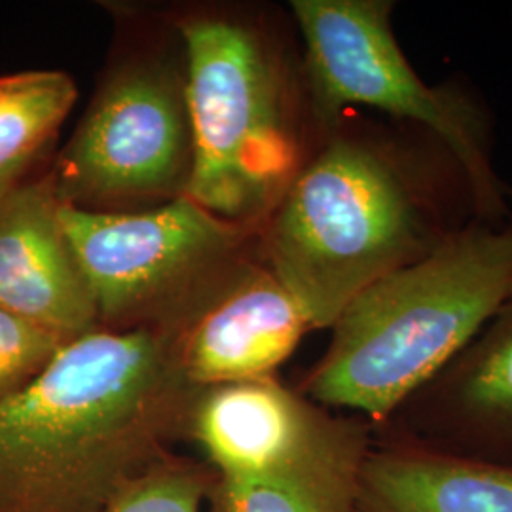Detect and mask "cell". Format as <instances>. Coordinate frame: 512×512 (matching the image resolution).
I'll return each instance as SVG.
<instances>
[{
    "instance_id": "cell-3",
    "label": "cell",
    "mask_w": 512,
    "mask_h": 512,
    "mask_svg": "<svg viewBox=\"0 0 512 512\" xmlns=\"http://www.w3.org/2000/svg\"><path fill=\"white\" fill-rule=\"evenodd\" d=\"M512 298V220L475 222L351 300L298 389L384 425Z\"/></svg>"
},
{
    "instance_id": "cell-9",
    "label": "cell",
    "mask_w": 512,
    "mask_h": 512,
    "mask_svg": "<svg viewBox=\"0 0 512 512\" xmlns=\"http://www.w3.org/2000/svg\"><path fill=\"white\" fill-rule=\"evenodd\" d=\"M61 205L50 173L0 194V310L69 344L101 327Z\"/></svg>"
},
{
    "instance_id": "cell-5",
    "label": "cell",
    "mask_w": 512,
    "mask_h": 512,
    "mask_svg": "<svg viewBox=\"0 0 512 512\" xmlns=\"http://www.w3.org/2000/svg\"><path fill=\"white\" fill-rule=\"evenodd\" d=\"M302 76L319 139L353 109L427 129L467 173L482 222L512 220L511 190L495 167L494 120L465 82L427 84L395 35L391 0H293Z\"/></svg>"
},
{
    "instance_id": "cell-6",
    "label": "cell",
    "mask_w": 512,
    "mask_h": 512,
    "mask_svg": "<svg viewBox=\"0 0 512 512\" xmlns=\"http://www.w3.org/2000/svg\"><path fill=\"white\" fill-rule=\"evenodd\" d=\"M61 220L105 330L169 332L258 245L256 228L222 219L190 196L120 213L63 203Z\"/></svg>"
},
{
    "instance_id": "cell-8",
    "label": "cell",
    "mask_w": 512,
    "mask_h": 512,
    "mask_svg": "<svg viewBox=\"0 0 512 512\" xmlns=\"http://www.w3.org/2000/svg\"><path fill=\"white\" fill-rule=\"evenodd\" d=\"M310 330L306 313L255 251L165 334L186 380L205 387L275 376Z\"/></svg>"
},
{
    "instance_id": "cell-13",
    "label": "cell",
    "mask_w": 512,
    "mask_h": 512,
    "mask_svg": "<svg viewBox=\"0 0 512 512\" xmlns=\"http://www.w3.org/2000/svg\"><path fill=\"white\" fill-rule=\"evenodd\" d=\"M374 425L346 416L302 458L266 475L215 480L213 512H357Z\"/></svg>"
},
{
    "instance_id": "cell-7",
    "label": "cell",
    "mask_w": 512,
    "mask_h": 512,
    "mask_svg": "<svg viewBox=\"0 0 512 512\" xmlns=\"http://www.w3.org/2000/svg\"><path fill=\"white\" fill-rule=\"evenodd\" d=\"M84 211H141L188 196L194 133L184 54L131 55L101 82L50 171Z\"/></svg>"
},
{
    "instance_id": "cell-16",
    "label": "cell",
    "mask_w": 512,
    "mask_h": 512,
    "mask_svg": "<svg viewBox=\"0 0 512 512\" xmlns=\"http://www.w3.org/2000/svg\"><path fill=\"white\" fill-rule=\"evenodd\" d=\"M63 346L52 332L0 310V401L31 384Z\"/></svg>"
},
{
    "instance_id": "cell-4",
    "label": "cell",
    "mask_w": 512,
    "mask_h": 512,
    "mask_svg": "<svg viewBox=\"0 0 512 512\" xmlns=\"http://www.w3.org/2000/svg\"><path fill=\"white\" fill-rule=\"evenodd\" d=\"M194 133L188 196L256 228L274 211L319 141L287 42L266 23L220 12L175 21Z\"/></svg>"
},
{
    "instance_id": "cell-11",
    "label": "cell",
    "mask_w": 512,
    "mask_h": 512,
    "mask_svg": "<svg viewBox=\"0 0 512 512\" xmlns=\"http://www.w3.org/2000/svg\"><path fill=\"white\" fill-rule=\"evenodd\" d=\"M376 429L512 465V298Z\"/></svg>"
},
{
    "instance_id": "cell-15",
    "label": "cell",
    "mask_w": 512,
    "mask_h": 512,
    "mask_svg": "<svg viewBox=\"0 0 512 512\" xmlns=\"http://www.w3.org/2000/svg\"><path fill=\"white\" fill-rule=\"evenodd\" d=\"M217 475L198 459L173 450L154 461L103 512H202Z\"/></svg>"
},
{
    "instance_id": "cell-1",
    "label": "cell",
    "mask_w": 512,
    "mask_h": 512,
    "mask_svg": "<svg viewBox=\"0 0 512 512\" xmlns=\"http://www.w3.org/2000/svg\"><path fill=\"white\" fill-rule=\"evenodd\" d=\"M475 222L471 181L433 133L346 116L264 220L256 251L313 330L330 329L368 287Z\"/></svg>"
},
{
    "instance_id": "cell-17",
    "label": "cell",
    "mask_w": 512,
    "mask_h": 512,
    "mask_svg": "<svg viewBox=\"0 0 512 512\" xmlns=\"http://www.w3.org/2000/svg\"><path fill=\"white\" fill-rule=\"evenodd\" d=\"M12 184H14V183L0 184V194H2V192H4V190H8V188H10V186H12Z\"/></svg>"
},
{
    "instance_id": "cell-2",
    "label": "cell",
    "mask_w": 512,
    "mask_h": 512,
    "mask_svg": "<svg viewBox=\"0 0 512 512\" xmlns=\"http://www.w3.org/2000/svg\"><path fill=\"white\" fill-rule=\"evenodd\" d=\"M158 329L93 330L0 401V512H103L184 439L196 393Z\"/></svg>"
},
{
    "instance_id": "cell-14",
    "label": "cell",
    "mask_w": 512,
    "mask_h": 512,
    "mask_svg": "<svg viewBox=\"0 0 512 512\" xmlns=\"http://www.w3.org/2000/svg\"><path fill=\"white\" fill-rule=\"evenodd\" d=\"M78 90L63 71L0 74V184L16 183L71 114Z\"/></svg>"
},
{
    "instance_id": "cell-12",
    "label": "cell",
    "mask_w": 512,
    "mask_h": 512,
    "mask_svg": "<svg viewBox=\"0 0 512 512\" xmlns=\"http://www.w3.org/2000/svg\"><path fill=\"white\" fill-rule=\"evenodd\" d=\"M357 512H512V465L374 427Z\"/></svg>"
},
{
    "instance_id": "cell-10",
    "label": "cell",
    "mask_w": 512,
    "mask_h": 512,
    "mask_svg": "<svg viewBox=\"0 0 512 512\" xmlns=\"http://www.w3.org/2000/svg\"><path fill=\"white\" fill-rule=\"evenodd\" d=\"M346 414L311 401L277 374L198 387L186 416L192 440L219 478L266 475L302 458Z\"/></svg>"
}]
</instances>
